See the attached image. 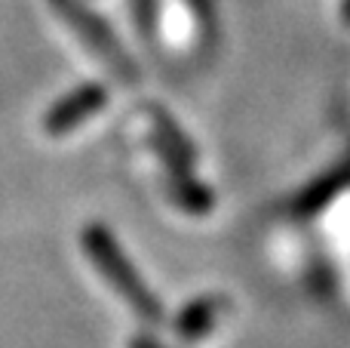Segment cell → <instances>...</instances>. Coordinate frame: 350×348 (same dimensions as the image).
I'll list each match as a JSON object with an SVG mask.
<instances>
[{"label":"cell","instance_id":"obj_1","mask_svg":"<svg viewBox=\"0 0 350 348\" xmlns=\"http://www.w3.org/2000/svg\"><path fill=\"white\" fill-rule=\"evenodd\" d=\"M83 238H86V253H90L92 262L98 265V271L114 284L117 293H120L126 302H133V308L142 314V318H157L160 314L157 299L148 293V287L142 284V277L135 275V269L126 262V256L120 253L117 240L98 225L86 228Z\"/></svg>","mask_w":350,"mask_h":348},{"label":"cell","instance_id":"obj_2","mask_svg":"<svg viewBox=\"0 0 350 348\" xmlns=\"http://www.w3.org/2000/svg\"><path fill=\"white\" fill-rule=\"evenodd\" d=\"M59 10L65 12L71 22H77L74 28L80 31V34L86 37V40L96 47V53H102L108 62H114L120 71H126V62H123V55H120V47H117V40H114V34H111L108 28H105L102 22H98L96 16H92L90 10H83V6H77V3H71V0H59Z\"/></svg>","mask_w":350,"mask_h":348},{"label":"cell","instance_id":"obj_3","mask_svg":"<svg viewBox=\"0 0 350 348\" xmlns=\"http://www.w3.org/2000/svg\"><path fill=\"white\" fill-rule=\"evenodd\" d=\"M105 102V92L98 86H83V90H74L68 99H62L46 117V129L49 133H65V129L77 127V121L90 117L98 105Z\"/></svg>","mask_w":350,"mask_h":348},{"label":"cell","instance_id":"obj_4","mask_svg":"<svg viewBox=\"0 0 350 348\" xmlns=\"http://www.w3.org/2000/svg\"><path fill=\"white\" fill-rule=\"evenodd\" d=\"M135 348H160L157 343H148V339H135Z\"/></svg>","mask_w":350,"mask_h":348}]
</instances>
